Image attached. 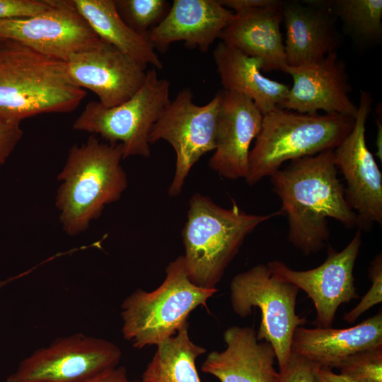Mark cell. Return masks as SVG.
<instances>
[{
  "label": "cell",
  "instance_id": "obj_1",
  "mask_svg": "<svg viewBox=\"0 0 382 382\" xmlns=\"http://www.w3.org/2000/svg\"><path fill=\"white\" fill-rule=\"evenodd\" d=\"M333 150L290 161L270 178L287 217L288 239L304 255L317 253L330 238L328 219L357 228L355 212L337 176Z\"/></svg>",
  "mask_w": 382,
  "mask_h": 382
},
{
  "label": "cell",
  "instance_id": "obj_2",
  "mask_svg": "<svg viewBox=\"0 0 382 382\" xmlns=\"http://www.w3.org/2000/svg\"><path fill=\"white\" fill-rule=\"evenodd\" d=\"M86 91L69 78L65 62L17 42L0 39V119L21 123L79 107Z\"/></svg>",
  "mask_w": 382,
  "mask_h": 382
},
{
  "label": "cell",
  "instance_id": "obj_3",
  "mask_svg": "<svg viewBox=\"0 0 382 382\" xmlns=\"http://www.w3.org/2000/svg\"><path fill=\"white\" fill-rule=\"evenodd\" d=\"M120 144L100 141L91 135L69 151L59 173L55 205L63 231L77 236L86 231L105 207L118 201L127 187Z\"/></svg>",
  "mask_w": 382,
  "mask_h": 382
},
{
  "label": "cell",
  "instance_id": "obj_4",
  "mask_svg": "<svg viewBox=\"0 0 382 382\" xmlns=\"http://www.w3.org/2000/svg\"><path fill=\"white\" fill-rule=\"evenodd\" d=\"M281 214L280 210L267 215L248 214L235 201L226 209L195 193L182 233L190 280L201 288L216 289L246 237L262 223Z\"/></svg>",
  "mask_w": 382,
  "mask_h": 382
},
{
  "label": "cell",
  "instance_id": "obj_5",
  "mask_svg": "<svg viewBox=\"0 0 382 382\" xmlns=\"http://www.w3.org/2000/svg\"><path fill=\"white\" fill-rule=\"evenodd\" d=\"M354 118L335 113H300L276 107L263 115L248 157L245 181L254 185L286 161L334 150L351 132Z\"/></svg>",
  "mask_w": 382,
  "mask_h": 382
},
{
  "label": "cell",
  "instance_id": "obj_6",
  "mask_svg": "<svg viewBox=\"0 0 382 382\" xmlns=\"http://www.w3.org/2000/svg\"><path fill=\"white\" fill-rule=\"evenodd\" d=\"M218 291L194 284L185 271L183 255L166 268V277L156 289H137L121 305L123 337L136 349L158 345L187 324L190 313Z\"/></svg>",
  "mask_w": 382,
  "mask_h": 382
},
{
  "label": "cell",
  "instance_id": "obj_7",
  "mask_svg": "<svg viewBox=\"0 0 382 382\" xmlns=\"http://www.w3.org/2000/svg\"><path fill=\"white\" fill-rule=\"evenodd\" d=\"M299 291L262 263L237 274L230 283L231 305L236 315L245 318L253 308L260 310L257 339L272 345L279 373L284 371L290 357L296 329L306 323L296 312Z\"/></svg>",
  "mask_w": 382,
  "mask_h": 382
},
{
  "label": "cell",
  "instance_id": "obj_8",
  "mask_svg": "<svg viewBox=\"0 0 382 382\" xmlns=\"http://www.w3.org/2000/svg\"><path fill=\"white\" fill-rule=\"evenodd\" d=\"M170 82L158 76L156 69L146 71L141 88L128 100L106 108L99 102L88 103L73 128L100 135L110 144H120L123 159L151 156V129L170 103Z\"/></svg>",
  "mask_w": 382,
  "mask_h": 382
},
{
  "label": "cell",
  "instance_id": "obj_9",
  "mask_svg": "<svg viewBox=\"0 0 382 382\" xmlns=\"http://www.w3.org/2000/svg\"><path fill=\"white\" fill-rule=\"evenodd\" d=\"M222 93L208 103L198 105L189 89L180 91L170 100L154 123L150 144L168 142L176 154L175 171L168 193L180 194L185 179L196 162L215 149L216 133Z\"/></svg>",
  "mask_w": 382,
  "mask_h": 382
},
{
  "label": "cell",
  "instance_id": "obj_10",
  "mask_svg": "<svg viewBox=\"0 0 382 382\" xmlns=\"http://www.w3.org/2000/svg\"><path fill=\"white\" fill-rule=\"evenodd\" d=\"M120 349L81 333L58 338L21 361L7 382H83L117 366Z\"/></svg>",
  "mask_w": 382,
  "mask_h": 382
},
{
  "label": "cell",
  "instance_id": "obj_11",
  "mask_svg": "<svg viewBox=\"0 0 382 382\" xmlns=\"http://www.w3.org/2000/svg\"><path fill=\"white\" fill-rule=\"evenodd\" d=\"M50 2V8L35 16L1 21L0 39L17 42L63 62L103 45L72 0Z\"/></svg>",
  "mask_w": 382,
  "mask_h": 382
},
{
  "label": "cell",
  "instance_id": "obj_12",
  "mask_svg": "<svg viewBox=\"0 0 382 382\" xmlns=\"http://www.w3.org/2000/svg\"><path fill=\"white\" fill-rule=\"evenodd\" d=\"M370 93L361 91L351 132L333 150L337 170L346 182V198L357 216V228L368 231L382 224V174L366 142L371 110Z\"/></svg>",
  "mask_w": 382,
  "mask_h": 382
},
{
  "label": "cell",
  "instance_id": "obj_13",
  "mask_svg": "<svg viewBox=\"0 0 382 382\" xmlns=\"http://www.w3.org/2000/svg\"><path fill=\"white\" fill-rule=\"evenodd\" d=\"M361 232L357 228L341 251L330 246L325 260L311 270H293L278 260L267 263L276 276L303 291L311 299L316 313L313 323L318 328L332 327L338 308L359 297L353 273L362 243Z\"/></svg>",
  "mask_w": 382,
  "mask_h": 382
},
{
  "label": "cell",
  "instance_id": "obj_14",
  "mask_svg": "<svg viewBox=\"0 0 382 382\" xmlns=\"http://www.w3.org/2000/svg\"><path fill=\"white\" fill-rule=\"evenodd\" d=\"M65 63L71 80L95 93L106 108L130 99L146 76L145 66L105 42L97 49L73 55Z\"/></svg>",
  "mask_w": 382,
  "mask_h": 382
},
{
  "label": "cell",
  "instance_id": "obj_15",
  "mask_svg": "<svg viewBox=\"0 0 382 382\" xmlns=\"http://www.w3.org/2000/svg\"><path fill=\"white\" fill-rule=\"evenodd\" d=\"M291 76L289 88L281 108L300 113H335L355 118L357 105L349 96L352 87L346 66L336 52L320 62L306 66H287Z\"/></svg>",
  "mask_w": 382,
  "mask_h": 382
},
{
  "label": "cell",
  "instance_id": "obj_16",
  "mask_svg": "<svg viewBox=\"0 0 382 382\" xmlns=\"http://www.w3.org/2000/svg\"><path fill=\"white\" fill-rule=\"evenodd\" d=\"M221 93L215 149L209 166L226 179L245 180L250 147L260 131L263 115L247 96Z\"/></svg>",
  "mask_w": 382,
  "mask_h": 382
},
{
  "label": "cell",
  "instance_id": "obj_17",
  "mask_svg": "<svg viewBox=\"0 0 382 382\" xmlns=\"http://www.w3.org/2000/svg\"><path fill=\"white\" fill-rule=\"evenodd\" d=\"M282 18L288 66L312 65L337 51L340 42L337 18L324 0L284 1Z\"/></svg>",
  "mask_w": 382,
  "mask_h": 382
},
{
  "label": "cell",
  "instance_id": "obj_18",
  "mask_svg": "<svg viewBox=\"0 0 382 382\" xmlns=\"http://www.w3.org/2000/svg\"><path fill=\"white\" fill-rule=\"evenodd\" d=\"M236 18L219 0H175L161 23L148 33L154 47L165 52L175 42L206 52Z\"/></svg>",
  "mask_w": 382,
  "mask_h": 382
},
{
  "label": "cell",
  "instance_id": "obj_19",
  "mask_svg": "<svg viewBox=\"0 0 382 382\" xmlns=\"http://www.w3.org/2000/svg\"><path fill=\"white\" fill-rule=\"evenodd\" d=\"M226 348L212 351L201 369L220 382H279L272 345L257 339L251 327L232 325L224 332Z\"/></svg>",
  "mask_w": 382,
  "mask_h": 382
},
{
  "label": "cell",
  "instance_id": "obj_20",
  "mask_svg": "<svg viewBox=\"0 0 382 382\" xmlns=\"http://www.w3.org/2000/svg\"><path fill=\"white\" fill-rule=\"evenodd\" d=\"M379 345H382L381 311L348 328L298 327L291 351L318 366L337 369L351 354Z\"/></svg>",
  "mask_w": 382,
  "mask_h": 382
},
{
  "label": "cell",
  "instance_id": "obj_21",
  "mask_svg": "<svg viewBox=\"0 0 382 382\" xmlns=\"http://www.w3.org/2000/svg\"><path fill=\"white\" fill-rule=\"evenodd\" d=\"M282 8H256L236 13L221 33L224 44L262 63L263 71L286 73L287 64L281 33Z\"/></svg>",
  "mask_w": 382,
  "mask_h": 382
},
{
  "label": "cell",
  "instance_id": "obj_22",
  "mask_svg": "<svg viewBox=\"0 0 382 382\" xmlns=\"http://www.w3.org/2000/svg\"><path fill=\"white\" fill-rule=\"evenodd\" d=\"M213 57L224 90L247 96L262 115L279 107L285 100L289 88L264 76L260 60L222 42L213 51Z\"/></svg>",
  "mask_w": 382,
  "mask_h": 382
},
{
  "label": "cell",
  "instance_id": "obj_23",
  "mask_svg": "<svg viewBox=\"0 0 382 382\" xmlns=\"http://www.w3.org/2000/svg\"><path fill=\"white\" fill-rule=\"evenodd\" d=\"M79 13L85 18L103 42L119 50L146 67L161 69L160 60L148 36L130 28L118 13L115 0H72Z\"/></svg>",
  "mask_w": 382,
  "mask_h": 382
},
{
  "label": "cell",
  "instance_id": "obj_24",
  "mask_svg": "<svg viewBox=\"0 0 382 382\" xmlns=\"http://www.w3.org/2000/svg\"><path fill=\"white\" fill-rule=\"evenodd\" d=\"M206 352L190 339L187 324L176 335L157 345L141 381L202 382L196 360Z\"/></svg>",
  "mask_w": 382,
  "mask_h": 382
},
{
  "label": "cell",
  "instance_id": "obj_25",
  "mask_svg": "<svg viewBox=\"0 0 382 382\" xmlns=\"http://www.w3.org/2000/svg\"><path fill=\"white\" fill-rule=\"evenodd\" d=\"M343 24L345 31L360 43L378 42L382 36L381 0H324Z\"/></svg>",
  "mask_w": 382,
  "mask_h": 382
},
{
  "label": "cell",
  "instance_id": "obj_26",
  "mask_svg": "<svg viewBox=\"0 0 382 382\" xmlns=\"http://www.w3.org/2000/svg\"><path fill=\"white\" fill-rule=\"evenodd\" d=\"M115 4L125 23L145 36L161 23L170 7L166 0H115Z\"/></svg>",
  "mask_w": 382,
  "mask_h": 382
},
{
  "label": "cell",
  "instance_id": "obj_27",
  "mask_svg": "<svg viewBox=\"0 0 382 382\" xmlns=\"http://www.w3.org/2000/svg\"><path fill=\"white\" fill-rule=\"evenodd\" d=\"M337 369L356 382H382V345L351 354Z\"/></svg>",
  "mask_w": 382,
  "mask_h": 382
},
{
  "label": "cell",
  "instance_id": "obj_28",
  "mask_svg": "<svg viewBox=\"0 0 382 382\" xmlns=\"http://www.w3.org/2000/svg\"><path fill=\"white\" fill-rule=\"evenodd\" d=\"M369 277L371 286L359 303L347 313L343 319L348 323H353L363 313L374 306L382 301V254H377L371 262Z\"/></svg>",
  "mask_w": 382,
  "mask_h": 382
},
{
  "label": "cell",
  "instance_id": "obj_29",
  "mask_svg": "<svg viewBox=\"0 0 382 382\" xmlns=\"http://www.w3.org/2000/svg\"><path fill=\"white\" fill-rule=\"evenodd\" d=\"M51 6L50 0H0V21L35 16Z\"/></svg>",
  "mask_w": 382,
  "mask_h": 382
},
{
  "label": "cell",
  "instance_id": "obj_30",
  "mask_svg": "<svg viewBox=\"0 0 382 382\" xmlns=\"http://www.w3.org/2000/svg\"><path fill=\"white\" fill-rule=\"evenodd\" d=\"M316 364L291 351L284 371L280 374L279 382H313Z\"/></svg>",
  "mask_w": 382,
  "mask_h": 382
},
{
  "label": "cell",
  "instance_id": "obj_31",
  "mask_svg": "<svg viewBox=\"0 0 382 382\" xmlns=\"http://www.w3.org/2000/svg\"><path fill=\"white\" fill-rule=\"evenodd\" d=\"M22 136L20 123L0 119V166L13 151Z\"/></svg>",
  "mask_w": 382,
  "mask_h": 382
},
{
  "label": "cell",
  "instance_id": "obj_32",
  "mask_svg": "<svg viewBox=\"0 0 382 382\" xmlns=\"http://www.w3.org/2000/svg\"><path fill=\"white\" fill-rule=\"evenodd\" d=\"M220 4L234 13L256 8L279 9L284 1L279 0H219Z\"/></svg>",
  "mask_w": 382,
  "mask_h": 382
},
{
  "label": "cell",
  "instance_id": "obj_33",
  "mask_svg": "<svg viewBox=\"0 0 382 382\" xmlns=\"http://www.w3.org/2000/svg\"><path fill=\"white\" fill-rule=\"evenodd\" d=\"M83 382H141L130 380L123 366H115L107 369Z\"/></svg>",
  "mask_w": 382,
  "mask_h": 382
},
{
  "label": "cell",
  "instance_id": "obj_34",
  "mask_svg": "<svg viewBox=\"0 0 382 382\" xmlns=\"http://www.w3.org/2000/svg\"><path fill=\"white\" fill-rule=\"evenodd\" d=\"M313 382H356L342 375L335 374L328 366L316 365L314 369Z\"/></svg>",
  "mask_w": 382,
  "mask_h": 382
},
{
  "label": "cell",
  "instance_id": "obj_35",
  "mask_svg": "<svg viewBox=\"0 0 382 382\" xmlns=\"http://www.w3.org/2000/svg\"><path fill=\"white\" fill-rule=\"evenodd\" d=\"M376 125H377V135H376V155L381 161L382 158V114H381V105L379 104L376 107Z\"/></svg>",
  "mask_w": 382,
  "mask_h": 382
},
{
  "label": "cell",
  "instance_id": "obj_36",
  "mask_svg": "<svg viewBox=\"0 0 382 382\" xmlns=\"http://www.w3.org/2000/svg\"><path fill=\"white\" fill-rule=\"evenodd\" d=\"M18 277H12V278H10V279H6V280H0V289H1L3 286H4L5 285H6L9 282L12 281V280H14L15 279H16Z\"/></svg>",
  "mask_w": 382,
  "mask_h": 382
}]
</instances>
